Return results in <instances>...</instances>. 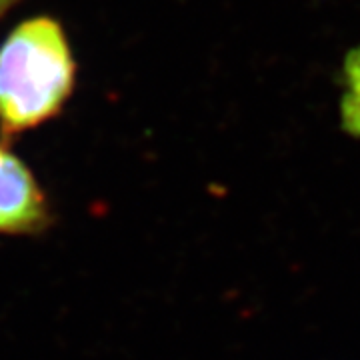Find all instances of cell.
<instances>
[{
	"mask_svg": "<svg viewBox=\"0 0 360 360\" xmlns=\"http://www.w3.org/2000/svg\"><path fill=\"white\" fill-rule=\"evenodd\" d=\"M78 63L60 18L34 14L0 42V141L14 142L65 112Z\"/></svg>",
	"mask_w": 360,
	"mask_h": 360,
	"instance_id": "cell-1",
	"label": "cell"
},
{
	"mask_svg": "<svg viewBox=\"0 0 360 360\" xmlns=\"http://www.w3.org/2000/svg\"><path fill=\"white\" fill-rule=\"evenodd\" d=\"M52 224L46 191L11 144L0 141V236H39Z\"/></svg>",
	"mask_w": 360,
	"mask_h": 360,
	"instance_id": "cell-2",
	"label": "cell"
},
{
	"mask_svg": "<svg viewBox=\"0 0 360 360\" xmlns=\"http://www.w3.org/2000/svg\"><path fill=\"white\" fill-rule=\"evenodd\" d=\"M20 2H25V0H0V20L11 13L13 8H16Z\"/></svg>",
	"mask_w": 360,
	"mask_h": 360,
	"instance_id": "cell-3",
	"label": "cell"
}]
</instances>
